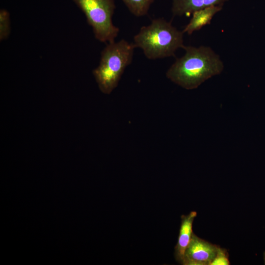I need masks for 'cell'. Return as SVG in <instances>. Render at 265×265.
<instances>
[{
	"label": "cell",
	"mask_w": 265,
	"mask_h": 265,
	"mask_svg": "<svg viewBox=\"0 0 265 265\" xmlns=\"http://www.w3.org/2000/svg\"><path fill=\"white\" fill-rule=\"evenodd\" d=\"M218 247L193 234L186 250L183 265H210L216 256Z\"/></svg>",
	"instance_id": "obj_5"
},
{
	"label": "cell",
	"mask_w": 265,
	"mask_h": 265,
	"mask_svg": "<svg viewBox=\"0 0 265 265\" xmlns=\"http://www.w3.org/2000/svg\"><path fill=\"white\" fill-rule=\"evenodd\" d=\"M229 0H172L174 16H190L194 11L207 7L223 5Z\"/></svg>",
	"instance_id": "obj_7"
},
{
	"label": "cell",
	"mask_w": 265,
	"mask_h": 265,
	"mask_svg": "<svg viewBox=\"0 0 265 265\" xmlns=\"http://www.w3.org/2000/svg\"><path fill=\"white\" fill-rule=\"evenodd\" d=\"M263 258H264V264L265 265V252H264Z\"/></svg>",
	"instance_id": "obj_12"
},
{
	"label": "cell",
	"mask_w": 265,
	"mask_h": 265,
	"mask_svg": "<svg viewBox=\"0 0 265 265\" xmlns=\"http://www.w3.org/2000/svg\"><path fill=\"white\" fill-rule=\"evenodd\" d=\"M129 10L135 16L146 15L155 0H122Z\"/></svg>",
	"instance_id": "obj_9"
},
{
	"label": "cell",
	"mask_w": 265,
	"mask_h": 265,
	"mask_svg": "<svg viewBox=\"0 0 265 265\" xmlns=\"http://www.w3.org/2000/svg\"><path fill=\"white\" fill-rule=\"evenodd\" d=\"M83 12L95 38L103 43L115 41L119 28L112 22L114 0H73Z\"/></svg>",
	"instance_id": "obj_4"
},
{
	"label": "cell",
	"mask_w": 265,
	"mask_h": 265,
	"mask_svg": "<svg viewBox=\"0 0 265 265\" xmlns=\"http://www.w3.org/2000/svg\"><path fill=\"white\" fill-rule=\"evenodd\" d=\"M223 5L211 6L194 11L189 22L182 31L190 35L204 26L210 24L213 17L222 10Z\"/></svg>",
	"instance_id": "obj_8"
},
{
	"label": "cell",
	"mask_w": 265,
	"mask_h": 265,
	"mask_svg": "<svg viewBox=\"0 0 265 265\" xmlns=\"http://www.w3.org/2000/svg\"><path fill=\"white\" fill-rule=\"evenodd\" d=\"M230 265V261L229 260V256L227 250L219 246L216 256L210 265Z\"/></svg>",
	"instance_id": "obj_11"
},
{
	"label": "cell",
	"mask_w": 265,
	"mask_h": 265,
	"mask_svg": "<svg viewBox=\"0 0 265 265\" xmlns=\"http://www.w3.org/2000/svg\"><path fill=\"white\" fill-rule=\"evenodd\" d=\"M183 34L171 22L159 18L142 26L134 36L133 43L148 59L163 58L174 56L178 49H183Z\"/></svg>",
	"instance_id": "obj_2"
},
{
	"label": "cell",
	"mask_w": 265,
	"mask_h": 265,
	"mask_svg": "<svg viewBox=\"0 0 265 265\" xmlns=\"http://www.w3.org/2000/svg\"><path fill=\"white\" fill-rule=\"evenodd\" d=\"M133 43L125 39L107 43L102 50L98 66L92 73L100 91L109 94L117 86L125 69L132 62Z\"/></svg>",
	"instance_id": "obj_3"
},
{
	"label": "cell",
	"mask_w": 265,
	"mask_h": 265,
	"mask_svg": "<svg viewBox=\"0 0 265 265\" xmlns=\"http://www.w3.org/2000/svg\"><path fill=\"white\" fill-rule=\"evenodd\" d=\"M11 32V22L9 12L4 9L0 10V41L6 39Z\"/></svg>",
	"instance_id": "obj_10"
},
{
	"label": "cell",
	"mask_w": 265,
	"mask_h": 265,
	"mask_svg": "<svg viewBox=\"0 0 265 265\" xmlns=\"http://www.w3.org/2000/svg\"><path fill=\"white\" fill-rule=\"evenodd\" d=\"M183 49L185 54L177 58L166 73L168 79L182 87L196 89L223 70V62L210 47L185 46Z\"/></svg>",
	"instance_id": "obj_1"
},
{
	"label": "cell",
	"mask_w": 265,
	"mask_h": 265,
	"mask_svg": "<svg viewBox=\"0 0 265 265\" xmlns=\"http://www.w3.org/2000/svg\"><path fill=\"white\" fill-rule=\"evenodd\" d=\"M197 216V212H191L187 215H182L177 243L175 247V257L176 261L183 265L185 252L194 234L193 222Z\"/></svg>",
	"instance_id": "obj_6"
}]
</instances>
